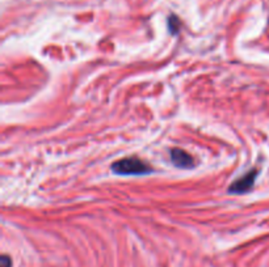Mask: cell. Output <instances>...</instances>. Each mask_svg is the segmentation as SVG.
Returning a JSON list of instances; mask_svg holds the SVG:
<instances>
[{
	"label": "cell",
	"instance_id": "7a4b0ae2",
	"mask_svg": "<svg viewBox=\"0 0 269 267\" xmlns=\"http://www.w3.org/2000/svg\"><path fill=\"white\" fill-rule=\"evenodd\" d=\"M256 177H257V169H252L248 173H246L244 175H242L240 178L233 182L230 185L229 191L233 194H244L250 191L255 184Z\"/></svg>",
	"mask_w": 269,
	"mask_h": 267
},
{
	"label": "cell",
	"instance_id": "6da1fadb",
	"mask_svg": "<svg viewBox=\"0 0 269 267\" xmlns=\"http://www.w3.org/2000/svg\"><path fill=\"white\" fill-rule=\"evenodd\" d=\"M112 171L115 172L116 174L119 175H139L147 174V173L152 172V169H151V167L147 162L133 156V157H125L118 160V161L113 162Z\"/></svg>",
	"mask_w": 269,
	"mask_h": 267
},
{
	"label": "cell",
	"instance_id": "277c9868",
	"mask_svg": "<svg viewBox=\"0 0 269 267\" xmlns=\"http://www.w3.org/2000/svg\"><path fill=\"white\" fill-rule=\"evenodd\" d=\"M1 267H11V258L7 255L1 257Z\"/></svg>",
	"mask_w": 269,
	"mask_h": 267
},
{
	"label": "cell",
	"instance_id": "3957f363",
	"mask_svg": "<svg viewBox=\"0 0 269 267\" xmlns=\"http://www.w3.org/2000/svg\"><path fill=\"white\" fill-rule=\"evenodd\" d=\"M171 161L173 162L175 167L181 169H189L194 167V158L181 148L171 149Z\"/></svg>",
	"mask_w": 269,
	"mask_h": 267
}]
</instances>
